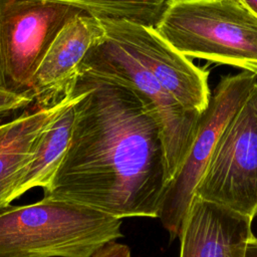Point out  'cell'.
I'll use <instances>...</instances> for the list:
<instances>
[{"label": "cell", "mask_w": 257, "mask_h": 257, "mask_svg": "<svg viewBox=\"0 0 257 257\" xmlns=\"http://www.w3.org/2000/svg\"><path fill=\"white\" fill-rule=\"evenodd\" d=\"M245 257H257V240L255 236L249 241L247 245Z\"/></svg>", "instance_id": "cell-16"}, {"label": "cell", "mask_w": 257, "mask_h": 257, "mask_svg": "<svg viewBox=\"0 0 257 257\" xmlns=\"http://www.w3.org/2000/svg\"><path fill=\"white\" fill-rule=\"evenodd\" d=\"M195 197L254 219L257 210V82L217 141Z\"/></svg>", "instance_id": "cell-6"}, {"label": "cell", "mask_w": 257, "mask_h": 257, "mask_svg": "<svg viewBox=\"0 0 257 257\" xmlns=\"http://www.w3.org/2000/svg\"><path fill=\"white\" fill-rule=\"evenodd\" d=\"M105 35L123 47L186 110L202 114L211 91L209 70L195 65L155 29L126 20L99 18Z\"/></svg>", "instance_id": "cell-8"}, {"label": "cell", "mask_w": 257, "mask_h": 257, "mask_svg": "<svg viewBox=\"0 0 257 257\" xmlns=\"http://www.w3.org/2000/svg\"><path fill=\"white\" fill-rule=\"evenodd\" d=\"M68 148L43 198L85 205L117 219L159 218L168 186L150 106L116 82L79 76Z\"/></svg>", "instance_id": "cell-1"}, {"label": "cell", "mask_w": 257, "mask_h": 257, "mask_svg": "<svg viewBox=\"0 0 257 257\" xmlns=\"http://www.w3.org/2000/svg\"><path fill=\"white\" fill-rule=\"evenodd\" d=\"M76 7L97 18H111L155 27L168 0H46Z\"/></svg>", "instance_id": "cell-13"}, {"label": "cell", "mask_w": 257, "mask_h": 257, "mask_svg": "<svg viewBox=\"0 0 257 257\" xmlns=\"http://www.w3.org/2000/svg\"><path fill=\"white\" fill-rule=\"evenodd\" d=\"M121 219L74 202L45 199L0 209V257H89L122 237Z\"/></svg>", "instance_id": "cell-2"}, {"label": "cell", "mask_w": 257, "mask_h": 257, "mask_svg": "<svg viewBox=\"0 0 257 257\" xmlns=\"http://www.w3.org/2000/svg\"><path fill=\"white\" fill-rule=\"evenodd\" d=\"M155 29L187 57L257 76V17L241 0H168Z\"/></svg>", "instance_id": "cell-3"}, {"label": "cell", "mask_w": 257, "mask_h": 257, "mask_svg": "<svg viewBox=\"0 0 257 257\" xmlns=\"http://www.w3.org/2000/svg\"><path fill=\"white\" fill-rule=\"evenodd\" d=\"M241 1L257 17V0H241Z\"/></svg>", "instance_id": "cell-17"}, {"label": "cell", "mask_w": 257, "mask_h": 257, "mask_svg": "<svg viewBox=\"0 0 257 257\" xmlns=\"http://www.w3.org/2000/svg\"><path fill=\"white\" fill-rule=\"evenodd\" d=\"M255 216H257V210H256V213H255ZM256 240H257V238H256Z\"/></svg>", "instance_id": "cell-18"}, {"label": "cell", "mask_w": 257, "mask_h": 257, "mask_svg": "<svg viewBox=\"0 0 257 257\" xmlns=\"http://www.w3.org/2000/svg\"><path fill=\"white\" fill-rule=\"evenodd\" d=\"M79 76L116 82L134 90L150 106L160 131L169 185L188 156L201 114L183 108L133 55L105 32L87 51Z\"/></svg>", "instance_id": "cell-4"}, {"label": "cell", "mask_w": 257, "mask_h": 257, "mask_svg": "<svg viewBox=\"0 0 257 257\" xmlns=\"http://www.w3.org/2000/svg\"><path fill=\"white\" fill-rule=\"evenodd\" d=\"M256 82L255 74L241 71L222 77L211 93L208 106L199 118L188 156L166 188L161 204L159 219L169 232L171 240L180 235L196 188L217 141Z\"/></svg>", "instance_id": "cell-7"}, {"label": "cell", "mask_w": 257, "mask_h": 257, "mask_svg": "<svg viewBox=\"0 0 257 257\" xmlns=\"http://www.w3.org/2000/svg\"><path fill=\"white\" fill-rule=\"evenodd\" d=\"M89 257H132V254L128 246L110 241L99 247Z\"/></svg>", "instance_id": "cell-15"}, {"label": "cell", "mask_w": 257, "mask_h": 257, "mask_svg": "<svg viewBox=\"0 0 257 257\" xmlns=\"http://www.w3.org/2000/svg\"><path fill=\"white\" fill-rule=\"evenodd\" d=\"M80 13L85 12L46 0H0V90L30 94L49 46Z\"/></svg>", "instance_id": "cell-5"}, {"label": "cell", "mask_w": 257, "mask_h": 257, "mask_svg": "<svg viewBox=\"0 0 257 257\" xmlns=\"http://www.w3.org/2000/svg\"><path fill=\"white\" fill-rule=\"evenodd\" d=\"M75 89L79 91L78 98L63 110L42 135L31 160L15 180L7 198V206L30 189L46 188L51 181L68 148L75 117L74 106L83 94L79 87L75 86Z\"/></svg>", "instance_id": "cell-12"}, {"label": "cell", "mask_w": 257, "mask_h": 257, "mask_svg": "<svg viewBox=\"0 0 257 257\" xmlns=\"http://www.w3.org/2000/svg\"><path fill=\"white\" fill-rule=\"evenodd\" d=\"M34 102L31 94H14L0 90V119L26 108Z\"/></svg>", "instance_id": "cell-14"}, {"label": "cell", "mask_w": 257, "mask_h": 257, "mask_svg": "<svg viewBox=\"0 0 257 257\" xmlns=\"http://www.w3.org/2000/svg\"><path fill=\"white\" fill-rule=\"evenodd\" d=\"M78 96L79 91L74 89L73 94L51 106L35 105L0 123V209L7 207V198L15 180L31 160L44 132Z\"/></svg>", "instance_id": "cell-11"}, {"label": "cell", "mask_w": 257, "mask_h": 257, "mask_svg": "<svg viewBox=\"0 0 257 257\" xmlns=\"http://www.w3.org/2000/svg\"><path fill=\"white\" fill-rule=\"evenodd\" d=\"M253 219L194 197L180 232V257H245Z\"/></svg>", "instance_id": "cell-10"}, {"label": "cell", "mask_w": 257, "mask_h": 257, "mask_svg": "<svg viewBox=\"0 0 257 257\" xmlns=\"http://www.w3.org/2000/svg\"><path fill=\"white\" fill-rule=\"evenodd\" d=\"M103 36L100 19L87 13L76 15L60 30L33 76L30 94L35 105L51 106L73 94L83 58Z\"/></svg>", "instance_id": "cell-9"}]
</instances>
